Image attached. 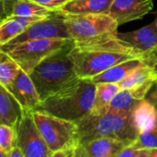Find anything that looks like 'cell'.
<instances>
[{
  "instance_id": "cell-1",
  "label": "cell",
  "mask_w": 157,
  "mask_h": 157,
  "mask_svg": "<svg viewBox=\"0 0 157 157\" xmlns=\"http://www.w3.org/2000/svg\"><path fill=\"white\" fill-rule=\"evenodd\" d=\"M142 56L140 51L120 39L117 32L74 42L69 52L77 76L81 78H91L117 64Z\"/></svg>"
},
{
  "instance_id": "cell-2",
  "label": "cell",
  "mask_w": 157,
  "mask_h": 157,
  "mask_svg": "<svg viewBox=\"0 0 157 157\" xmlns=\"http://www.w3.org/2000/svg\"><path fill=\"white\" fill-rule=\"evenodd\" d=\"M96 85L90 78L75 81L41 102L34 111H42L69 121L78 122L91 113Z\"/></svg>"
},
{
  "instance_id": "cell-3",
  "label": "cell",
  "mask_w": 157,
  "mask_h": 157,
  "mask_svg": "<svg viewBox=\"0 0 157 157\" xmlns=\"http://www.w3.org/2000/svg\"><path fill=\"white\" fill-rule=\"evenodd\" d=\"M78 128V143L85 144L97 138H113L132 144L139 136L131 112H105L93 115L88 114L77 122Z\"/></svg>"
},
{
  "instance_id": "cell-4",
  "label": "cell",
  "mask_w": 157,
  "mask_h": 157,
  "mask_svg": "<svg viewBox=\"0 0 157 157\" xmlns=\"http://www.w3.org/2000/svg\"><path fill=\"white\" fill-rule=\"evenodd\" d=\"M74 42L55 52L29 74L42 101L78 78L69 57Z\"/></svg>"
},
{
  "instance_id": "cell-5",
  "label": "cell",
  "mask_w": 157,
  "mask_h": 157,
  "mask_svg": "<svg viewBox=\"0 0 157 157\" xmlns=\"http://www.w3.org/2000/svg\"><path fill=\"white\" fill-rule=\"evenodd\" d=\"M33 116L51 152L73 151L78 144V128L76 122L42 111H33Z\"/></svg>"
},
{
  "instance_id": "cell-6",
  "label": "cell",
  "mask_w": 157,
  "mask_h": 157,
  "mask_svg": "<svg viewBox=\"0 0 157 157\" xmlns=\"http://www.w3.org/2000/svg\"><path fill=\"white\" fill-rule=\"evenodd\" d=\"M73 42L71 39L60 38L38 39L18 44L3 50L17 61L23 71L30 74L46 57Z\"/></svg>"
},
{
  "instance_id": "cell-7",
  "label": "cell",
  "mask_w": 157,
  "mask_h": 157,
  "mask_svg": "<svg viewBox=\"0 0 157 157\" xmlns=\"http://www.w3.org/2000/svg\"><path fill=\"white\" fill-rule=\"evenodd\" d=\"M70 39L84 41L117 32V22L106 13L64 15Z\"/></svg>"
},
{
  "instance_id": "cell-8",
  "label": "cell",
  "mask_w": 157,
  "mask_h": 157,
  "mask_svg": "<svg viewBox=\"0 0 157 157\" xmlns=\"http://www.w3.org/2000/svg\"><path fill=\"white\" fill-rule=\"evenodd\" d=\"M16 146L24 157H49L51 151L47 147L33 119V112H24L16 128Z\"/></svg>"
},
{
  "instance_id": "cell-9",
  "label": "cell",
  "mask_w": 157,
  "mask_h": 157,
  "mask_svg": "<svg viewBox=\"0 0 157 157\" xmlns=\"http://www.w3.org/2000/svg\"><path fill=\"white\" fill-rule=\"evenodd\" d=\"M70 39L67 29L64 15L55 12L53 15L39 20L27 28V30L12 40L6 45L0 48L6 49L27 41L38 39Z\"/></svg>"
},
{
  "instance_id": "cell-10",
  "label": "cell",
  "mask_w": 157,
  "mask_h": 157,
  "mask_svg": "<svg viewBox=\"0 0 157 157\" xmlns=\"http://www.w3.org/2000/svg\"><path fill=\"white\" fill-rule=\"evenodd\" d=\"M153 8V0H114L107 14L118 26L140 20Z\"/></svg>"
},
{
  "instance_id": "cell-11",
  "label": "cell",
  "mask_w": 157,
  "mask_h": 157,
  "mask_svg": "<svg viewBox=\"0 0 157 157\" xmlns=\"http://www.w3.org/2000/svg\"><path fill=\"white\" fill-rule=\"evenodd\" d=\"M9 90L21 105L24 112L36 110L42 102L30 75L22 69H21Z\"/></svg>"
},
{
  "instance_id": "cell-12",
  "label": "cell",
  "mask_w": 157,
  "mask_h": 157,
  "mask_svg": "<svg viewBox=\"0 0 157 157\" xmlns=\"http://www.w3.org/2000/svg\"><path fill=\"white\" fill-rule=\"evenodd\" d=\"M117 36L144 55L157 44V18L141 29L128 33H117Z\"/></svg>"
},
{
  "instance_id": "cell-13",
  "label": "cell",
  "mask_w": 157,
  "mask_h": 157,
  "mask_svg": "<svg viewBox=\"0 0 157 157\" xmlns=\"http://www.w3.org/2000/svg\"><path fill=\"white\" fill-rule=\"evenodd\" d=\"M23 114L24 110L13 94L0 83V124L17 128Z\"/></svg>"
},
{
  "instance_id": "cell-14",
  "label": "cell",
  "mask_w": 157,
  "mask_h": 157,
  "mask_svg": "<svg viewBox=\"0 0 157 157\" xmlns=\"http://www.w3.org/2000/svg\"><path fill=\"white\" fill-rule=\"evenodd\" d=\"M113 1L114 0H67L57 12L63 15L107 14Z\"/></svg>"
},
{
  "instance_id": "cell-15",
  "label": "cell",
  "mask_w": 157,
  "mask_h": 157,
  "mask_svg": "<svg viewBox=\"0 0 157 157\" xmlns=\"http://www.w3.org/2000/svg\"><path fill=\"white\" fill-rule=\"evenodd\" d=\"M39 20L42 18H26L15 15L6 17L0 21V47L10 43Z\"/></svg>"
},
{
  "instance_id": "cell-16",
  "label": "cell",
  "mask_w": 157,
  "mask_h": 157,
  "mask_svg": "<svg viewBox=\"0 0 157 157\" xmlns=\"http://www.w3.org/2000/svg\"><path fill=\"white\" fill-rule=\"evenodd\" d=\"M143 63L142 58L125 61L91 78L90 80L95 85L98 83H119L133 69L137 68Z\"/></svg>"
},
{
  "instance_id": "cell-17",
  "label": "cell",
  "mask_w": 157,
  "mask_h": 157,
  "mask_svg": "<svg viewBox=\"0 0 157 157\" xmlns=\"http://www.w3.org/2000/svg\"><path fill=\"white\" fill-rule=\"evenodd\" d=\"M127 146L124 141L113 138H97L83 144L90 157H117Z\"/></svg>"
},
{
  "instance_id": "cell-18",
  "label": "cell",
  "mask_w": 157,
  "mask_h": 157,
  "mask_svg": "<svg viewBox=\"0 0 157 157\" xmlns=\"http://www.w3.org/2000/svg\"><path fill=\"white\" fill-rule=\"evenodd\" d=\"M132 118L140 133L151 129L157 120V109L148 99L140 101L132 110Z\"/></svg>"
},
{
  "instance_id": "cell-19",
  "label": "cell",
  "mask_w": 157,
  "mask_h": 157,
  "mask_svg": "<svg viewBox=\"0 0 157 157\" xmlns=\"http://www.w3.org/2000/svg\"><path fill=\"white\" fill-rule=\"evenodd\" d=\"M149 81L157 82V69L143 63L133 69L118 84L121 90H130Z\"/></svg>"
},
{
  "instance_id": "cell-20",
  "label": "cell",
  "mask_w": 157,
  "mask_h": 157,
  "mask_svg": "<svg viewBox=\"0 0 157 157\" xmlns=\"http://www.w3.org/2000/svg\"><path fill=\"white\" fill-rule=\"evenodd\" d=\"M118 83H98L96 84L95 97L93 109L90 114L98 115L105 112L113 98L120 91Z\"/></svg>"
},
{
  "instance_id": "cell-21",
  "label": "cell",
  "mask_w": 157,
  "mask_h": 157,
  "mask_svg": "<svg viewBox=\"0 0 157 157\" xmlns=\"http://www.w3.org/2000/svg\"><path fill=\"white\" fill-rule=\"evenodd\" d=\"M21 69L17 61L8 52L0 48V83L9 89Z\"/></svg>"
},
{
  "instance_id": "cell-22",
  "label": "cell",
  "mask_w": 157,
  "mask_h": 157,
  "mask_svg": "<svg viewBox=\"0 0 157 157\" xmlns=\"http://www.w3.org/2000/svg\"><path fill=\"white\" fill-rule=\"evenodd\" d=\"M55 12L49 9H46L32 0H20L16 4L12 14L20 17L26 18H47L53 15Z\"/></svg>"
},
{
  "instance_id": "cell-23",
  "label": "cell",
  "mask_w": 157,
  "mask_h": 157,
  "mask_svg": "<svg viewBox=\"0 0 157 157\" xmlns=\"http://www.w3.org/2000/svg\"><path fill=\"white\" fill-rule=\"evenodd\" d=\"M140 101L135 99L129 90H120L113 98L106 110L115 112H131Z\"/></svg>"
},
{
  "instance_id": "cell-24",
  "label": "cell",
  "mask_w": 157,
  "mask_h": 157,
  "mask_svg": "<svg viewBox=\"0 0 157 157\" xmlns=\"http://www.w3.org/2000/svg\"><path fill=\"white\" fill-rule=\"evenodd\" d=\"M130 146L136 149H151L157 148V120L154 126L142 133H140L135 141Z\"/></svg>"
},
{
  "instance_id": "cell-25",
  "label": "cell",
  "mask_w": 157,
  "mask_h": 157,
  "mask_svg": "<svg viewBox=\"0 0 157 157\" xmlns=\"http://www.w3.org/2000/svg\"><path fill=\"white\" fill-rule=\"evenodd\" d=\"M17 140L16 128L6 124H0V147L9 153L15 146Z\"/></svg>"
},
{
  "instance_id": "cell-26",
  "label": "cell",
  "mask_w": 157,
  "mask_h": 157,
  "mask_svg": "<svg viewBox=\"0 0 157 157\" xmlns=\"http://www.w3.org/2000/svg\"><path fill=\"white\" fill-rule=\"evenodd\" d=\"M117 157H149V149H136L128 145L125 147Z\"/></svg>"
},
{
  "instance_id": "cell-27",
  "label": "cell",
  "mask_w": 157,
  "mask_h": 157,
  "mask_svg": "<svg viewBox=\"0 0 157 157\" xmlns=\"http://www.w3.org/2000/svg\"><path fill=\"white\" fill-rule=\"evenodd\" d=\"M32 1L36 2L37 4L49 9L54 11H58L59 9L67 1V0H32Z\"/></svg>"
},
{
  "instance_id": "cell-28",
  "label": "cell",
  "mask_w": 157,
  "mask_h": 157,
  "mask_svg": "<svg viewBox=\"0 0 157 157\" xmlns=\"http://www.w3.org/2000/svg\"><path fill=\"white\" fill-rule=\"evenodd\" d=\"M143 62L151 67H154L157 63V44L151 50L146 52L142 56Z\"/></svg>"
},
{
  "instance_id": "cell-29",
  "label": "cell",
  "mask_w": 157,
  "mask_h": 157,
  "mask_svg": "<svg viewBox=\"0 0 157 157\" xmlns=\"http://www.w3.org/2000/svg\"><path fill=\"white\" fill-rule=\"evenodd\" d=\"M71 157H90V155L86 151V150L83 147V145L81 144V143H78L75 147V149L73 150V152H72V156Z\"/></svg>"
},
{
  "instance_id": "cell-30",
  "label": "cell",
  "mask_w": 157,
  "mask_h": 157,
  "mask_svg": "<svg viewBox=\"0 0 157 157\" xmlns=\"http://www.w3.org/2000/svg\"><path fill=\"white\" fill-rule=\"evenodd\" d=\"M4 1H5V10H6L7 16H10L12 14V11L16 4L20 0H4Z\"/></svg>"
},
{
  "instance_id": "cell-31",
  "label": "cell",
  "mask_w": 157,
  "mask_h": 157,
  "mask_svg": "<svg viewBox=\"0 0 157 157\" xmlns=\"http://www.w3.org/2000/svg\"><path fill=\"white\" fill-rule=\"evenodd\" d=\"M73 151H57L51 152L49 157H71Z\"/></svg>"
},
{
  "instance_id": "cell-32",
  "label": "cell",
  "mask_w": 157,
  "mask_h": 157,
  "mask_svg": "<svg viewBox=\"0 0 157 157\" xmlns=\"http://www.w3.org/2000/svg\"><path fill=\"white\" fill-rule=\"evenodd\" d=\"M8 155H9L8 157H24L23 154H22V152L21 151V150H20L17 146H15V147L9 152Z\"/></svg>"
},
{
  "instance_id": "cell-33",
  "label": "cell",
  "mask_w": 157,
  "mask_h": 157,
  "mask_svg": "<svg viewBox=\"0 0 157 157\" xmlns=\"http://www.w3.org/2000/svg\"><path fill=\"white\" fill-rule=\"evenodd\" d=\"M7 16L6 10H5V1L4 0H0V21H2Z\"/></svg>"
},
{
  "instance_id": "cell-34",
  "label": "cell",
  "mask_w": 157,
  "mask_h": 157,
  "mask_svg": "<svg viewBox=\"0 0 157 157\" xmlns=\"http://www.w3.org/2000/svg\"><path fill=\"white\" fill-rule=\"evenodd\" d=\"M149 100L154 105V106L156 107V109H157V90H155L151 95H150V98H149Z\"/></svg>"
},
{
  "instance_id": "cell-35",
  "label": "cell",
  "mask_w": 157,
  "mask_h": 157,
  "mask_svg": "<svg viewBox=\"0 0 157 157\" xmlns=\"http://www.w3.org/2000/svg\"><path fill=\"white\" fill-rule=\"evenodd\" d=\"M149 157H157V148L149 149Z\"/></svg>"
},
{
  "instance_id": "cell-36",
  "label": "cell",
  "mask_w": 157,
  "mask_h": 157,
  "mask_svg": "<svg viewBox=\"0 0 157 157\" xmlns=\"http://www.w3.org/2000/svg\"><path fill=\"white\" fill-rule=\"evenodd\" d=\"M9 153H7V152H5L4 151H3V149L0 147V157H8L9 155H8Z\"/></svg>"
},
{
  "instance_id": "cell-37",
  "label": "cell",
  "mask_w": 157,
  "mask_h": 157,
  "mask_svg": "<svg viewBox=\"0 0 157 157\" xmlns=\"http://www.w3.org/2000/svg\"><path fill=\"white\" fill-rule=\"evenodd\" d=\"M154 67V68H155V69H157V63H156V64H155V66H154V67Z\"/></svg>"
},
{
  "instance_id": "cell-38",
  "label": "cell",
  "mask_w": 157,
  "mask_h": 157,
  "mask_svg": "<svg viewBox=\"0 0 157 157\" xmlns=\"http://www.w3.org/2000/svg\"><path fill=\"white\" fill-rule=\"evenodd\" d=\"M155 85H156V90H157V82H156V83H155Z\"/></svg>"
}]
</instances>
